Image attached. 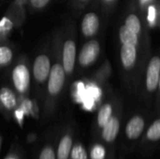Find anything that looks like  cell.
<instances>
[{"mask_svg":"<svg viewBox=\"0 0 160 159\" xmlns=\"http://www.w3.org/2000/svg\"><path fill=\"white\" fill-rule=\"evenodd\" d=\"M156 18H157V10H156V7L155 6H150L148 7V21L151 24H153L156 21Z\"/></svg>","mask_w":160,"mask_h":159,"instance_id":"obj_25","label":"cell"},{"mask_svg":"<svg viewBox=\"0 0 160 159\" xmlns=\"http://www.w3.org/2000/svg\"><path fill=\"white\" fill-rule=\"evenodd\" d=\"M76 134L71 125L64 126L57 131L56 159H69Z\"/></svg>","mask_w":160,"mask_h":159,"instance_id":"obj_6","label":"cell"},{"mask_svg":"<svg viewBox=\"0 0 160 159\" xmlns=\"http://www.w3.org/2000/svg\"><path fill=\"white\" fill-rule=\"evenodd\" d=\"M76 43L72 38H67L62 45L61 60L67 75H71L76 63Z\"/></svg>","mask_w":160,"mask_h":159,"instance_id":"obj_9","label":"cell"},{"mask_svg":"<svg viewBox=\"0 0 160 159\" xmlns=\"http://www.w3.org/2000/svg\"><path fill=\"white\" fill-rule=\"evenodd\" d=\"M69 159H89L88 147H86V145L78 136L75 138Z\"/></svg>","mask_w":160,"mask_h":159,"instance_id":"obj_20","label":"cell"},{"mask_svg":"<svg viewBox=\"0 0 160 159\" xmlns=\"http://www.w3.org/2000/svg\"><path fill=\"white\" fill-rule=\"evenodd\" d=\"M51 67L52 60L49 52L47 50H39L31 65L32 90L34 92L35 98L39 104V107L41 106L44 99L46 85L50 76Z\"/></svg>","mask_w":160,"mask_h":159,"instance_id":"obj_2","label":"cell"},{"mask_svg":"<svg viewBox=\"0 0 160 159\" xmlns=\"http://www.w3.org/2000/svg\"><path fill=\"white\" fill-rule=\"evenodd\" d=\"M89 159H116V153L110 151L100 141L93 140L88 147Z\"/></svg>","mask_w":160,"mask_h":159,"instance_id":"obj_14","label":"cell"},{"mask_svg":"<svg viewBox=\"0 0 160 159\" xmlns=\"http://www.w3.org/2000/svg\"><path fill=\"white\" fill-rule=\"evenodd\" d=\"M125 25L128 28H129L131 31L136 33L137 35L141 31V22H140V19L135 14H129L128 16V18L126 19Z\"/></svg>","mask_w":160,"mask_h":159,"instance_id":"obj_23","label":"cell"},{"mask_svg":"<svg viewBox=\"0 0 160 159\" xmlns=\"http://www.w3.org/2000/svg\"><path fill=\"white\" fill-rule=\"evenodd\" d=\"M158 85H159V89H160V78H159V82H158Z\"/></svg>","mask_w":160,"mask_h":159,"instance_id":"obj_30","label":"cell"},{"mask_svg":"<svg viewBox=\"0 0 160 159\" xmlns=\"http://www.w3.org/2000/svg\"><path fill=\"white\" fill-rule=\"evenodd\" d=\"M120 40L123 44L127 45H137L138 44V35L128 28L126 25L120 27L119 30Z\"/></svg>","mask_w":160,"mask_h":159,"instance_id":"obj_21","label":"cell"},{"mask_svg":"<svg viewBox=\"0 0 160 159\" xmlns=\"http://www.w3.org/2000/svg\"><path fill=\"white\" fill-rule=\"evenodd\" d=\"M57 131L50 133L41 144L36 159H56Z\"/></svg>","mask_w":160,"mask_h":159,"instance_id":"obj_13","label":"cell"},{"mask_svg":"<svg viewBox=\"0 0 160 159\" xmlns=\"http://www.w3.org/2000/svg\"><path fill=\"white\" fill-rule=\"evenodd\" d=\"M17 29V22L14 13L7 7L6 12L0 19V42L8 41L11 33Z\"/></svg>","mask_w":160,"mask_h":159,"instance_id":"obj_11","label":"cell"},{"mask_svg":"<svg viewBox=\"0 0 160 159\" xmlns=\"http://www.w3.org/2000/svg\"><path fill=\"white\" fill-rule=\"evenodd\" d=\"M82 1H85V0H82Z\"/></svg>","mask_w":160,"mask_h":159,"instance_id":"obj_31","label":"cell"},{"mask_svg":"<svg viewBox=\"0 0 160 159\" xmlns=\"http://www.w3.org/2000/svg\"><path fill=\"white\" fill-rule=\"evenodd\" d=\"M120 56H121V61H122L123 66L126 68L131 67L134 65L136 61V57H137L136 46L123 44L121 48V52H120Z\"/></svg>","mask_w":160,"mask_h":159,"instance_id":"obj_19","label":"cell"},{"mask_svg":"<svg viewBox=\"0 0 160 159\" xmlns=\"http://www.w3.org/2000/svg\"><path fill=\"white\" fill-rule=\"evenodd\" d=\"M8 7L15 15L17 29L21 28L23 25L28 13V0H12Z\"/></svg>","mask_w":160,"mask_h":159,"instance_id":"obj_16","label":"cell"},{"mask_svg":"<svg viewBox=\"0 0 160 159\" xmlns=\"http://www.w3.org/2000/svg\"><path fill=\"white\" fill-rule=\"evenodd\" d=\"M100 47L97 40L92 39L87 41L80 51L79 63L82 67H88L94 63L99 54Z\"/></svg>","mask_w":160,"mask_h":159,"instance_id":"obj_10","label":"cell"},{"mask_svg":"<svg viewBox=\"0 0 160 159\" xmlns=\"http://www.w3.org/2000/svg\"><path fill=\"white\" fill-rule=\"evenodd\" d=\"M160 142V118L156 119L149 127L140 141L137 150L143 156H147Z\"/></svg>","mask_w":160,"mask_h":159,"instance_id":"obj_7","label":"cell"},{"mask_svg":"<svg viewBox=\"0 0 160 159\" xmlns=\"http://www.w3.org/2000/svg\"><path fill=\"white\" fill-rule=\"evenodd\" d=\"M146 127V120L142 115L136 114L130 117L126 123L122 133V142L120 143L121 151L131 152L136 150Z\"/></svg>","mask_w":160,"mask_h":159,"instance_id":"obj_4","label":"cell"},{"mask_svg":"<svg viewBox=\"0 0 160 159\" xmlns=\"http://www.w3.org/2000/svg\"><path fill=\"white\" fill-rule=\"evenodd\" d=\"M66 76L67 74L65 72L62 60H55V62L52 65L51 67L50 76L46 85L44 99L40 106L43 121L49 120L53 115L57 100L65 85Z\"/></svg>","mask_w":160,"mask_h":159,"instance_id":"obj_1","label":"cell"},{"mask_svg":"<svg viewBox=\"0 0 160 159\" xmlns=\"http://www.w3.org/2000/svg\"><path fill=\"white\" fill-rule=\"evenodd\" d=\"M113 114H114L113 106L111 103H105L100 107L97 115L95 132H94V140H97L98 138L101 129L109 122V120L113 116Z\"/></svg>","mask_w":160,"mask_h":159,"instance_id":"obj_15","label":"cell"},{"mask_svg":"<svg viewBox=\"0 0 160 159\" xmlns=\"http://www.w3.org/2000/svg\"><path fill=\"white\" fill-rule=\"evenodd\" d=\"M149 1H150V0H141V2H142V4H143V3H146V2H149Z\"/></svg>","mask_w":160,"mask_h":159,"instance_id":"obj_28","label":"cell"},{"mask_svg":"<svg viewBox=\"0 0 160 159\" xmlns=\"http://www.w3.org/2000/svg\"><path fill=\"white\" fill-rule=\"evenodd\" d=\"M99 27V19L94 12L85 14L82 21V32L85 37L94 36Z\"/></svg>","mask_w":160,"mask_h":159,"instance_id":"obj_18","label":"cell"},{"mask_svg":"<svg viewBox=\"0 0 160 159\" xmlns=\"http://www.w3.org/2000/svg\"><path fill=\"white\" fill-rule=\"evenodd\" d=\"M12 0H0V7H2L3 6H5L6 4H10V2H11Z\"/></svg>","mask_w":160,"mask_h":159,"instance_id":"obj_26","label":"cell"},{"mask_svg":"<svg viewBox=\"0 0 160 159\" xmlns=\"http://www.w3.org/2000/svg\"><path fill=\"white\" fill-rule=\"evenodd\" d=\"M19 105V97L11 86L0 87V114L9 120Z\"/></svg>","mask_w":160,"mask_h":159,"instance_id":"obj_8","label":"cell"},{"mask_svg":"<svg viewBox=\"0 0 160 159\" xmlns=\"http://www.w3.org/2000/svg\"><path fill=\"white\" fill-rule=\"evenodd\" d=\"M15 56V48L9 41L0 42V70L12 66Z\"/></svg>","mask_w":160,"mask_h":159,"instance_id":"obj_17","label":"cell"},{"mask_svg":"<svg viewBox=\"0 0 160 159\" xmlns=\"http://www.w3.org/2000/svg\"><path fill=\"white\" fill-rule=\"evenodd\" d=\"M2 142H3V139H2V136L0 135V149H1V146H2Z\"/></svg>","mask_w":160,"mask_h":159,"instance_id":"obj_27","label":"cell"},{"mask_svg":"<svg viewBox=\"0 0 160 159\" xmlns=\"http://www.w3.org/2000/svg\"><path fill=\"white\" fill-rule=\"evenodd\" d=\"M121 118L113 114V116L109 120V122L101 129L99 136L97 140L100 141L110 151L115 152L117 149V141L121 133Z\"/></svg>","mask_w":160,"mask_h":159,"instance_id":"obj_5","label":"cell"},{"mask_svg":"<svg viewBox=\"0 0 160 159\" xmlns=\"http://www.w3.org/2000/svg\"><path fill=\"white\" fill-rule=\"evenodd\" d=\"M105 1H107V2H112V1H113V0H105Z\"/></svg>","mask_w":160,"mask_h":159,"instance_id":"obj_29","label":"cell"},{"mask_svg":"<svg viewBox=\"0 0 160 159\" xmlns=\"http://www.w3.org/2000/svg\"><path fill=\"white\" fill-rule=\"evenodd\" d=\"M160 78V58L154 56L148 65L146 73V88L149 92H154L158 86Z\"/></svg>","mask_w":160,"mask_h":159,"instance_id":"obj_12","label":"cell"},{"mask_svg":"<svg viewBox=\"0 0 160 159\" xmlns=\"http://www.w3.org/2000/svg\"><path fill=\"white\" fill-rule=\"evenodd\" d=\"M3 159H24L23 151L18 143H12L8 153Z\"/></svg>","mask_w":160,"mask_h":159,"instance_id":"obj_24","label":"cell"},{"mask_svg":"<svg viewBox=\"0 0 160 159\" xmlns=\"http://www.w3.org/2000/svg\"><path fill=\"white\" fill-rule=\"evenodd\" d=\"M10 83L19 98L30 96L32 89L31 62L24 53L18 55L11 66Z\"/></svg>","mask_w":160,"mask_h":159,"instance_id":"obj_3","label":"cell"},{"mask_svg":"<svg viewBox=\"0 0 160 159\" xmlns=\"http://www.w3.org/2000/svg\"><path fill=\"white\" fill-rule=\"evenodd\" d=\"M52 0H28V13L36 14L44 10Z\"/></svg>","mask_w":160,"mask_h":159,"instance_id":"obj_22","label":"cell"}]
</instances>
